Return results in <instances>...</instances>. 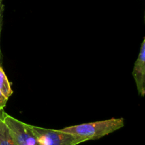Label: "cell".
I'll use <instances>...</instances> for the list:
<instances>
[{"label":"cell","mask_w":145,"mask_h":145,"mask_svg":"<svg viewBox=\"0 0 145 145\" xmlns=\"http://www.w3.org/2000/svg\"><path fill=\"white\" fill-rule=\"evenodd\" d=\"M124 119L110 118L105 120L88 122L62 128L60 130L79 136L84 142L95 140L116 132L124 127Z\"/></svg>","instance_id":"obj_1"},{"label":"cell","mask_w":145,"mask_h":145,"mask_svg":"<svg viewBox=\"0 0 145 145\" xmlns=\"http://www.w3.org/2000/svg\"><path fill=\"white\" fill-rule=\"evenodd\" d=\"M40 145H78L84 142L79 136L28 124Z\"/></svg>","instance_id":"obj_2"},{"label":"cell","mask_w":145,"mask_h":145,"mask_svg":"<svg viewBox=\"0 0 145 145\" xmlns=\"http://www.w3.org/2000/svg\"><path fill=\"white\" fill-rule=\"evenodd\" d=\"M1 117L10 129L16 145H40L35 135L26 123L18 120L16 118L1 112Z\"/></svg>","instance_id":"obj_3"},{"label":"cell","mask_w":145,"mask_h":145,"mask_svg":"<svg viewBox=\"0 0 145 145\" xmlns=\"http://www.w3.org/2000/svg\"><path fill=\"white\" fill-rule=\"evenodd\" d=\"M133 76L135 81L139 95H145V38L142 42L138 57L134 63Z\"/></svg>","instance_id":"obj_4"},{"label":"cell","mask_w":145,"mask_h":145,"mask_svg":"<svg viewBox=\"0 0 145 145\" xmlns=\"http://www.w3.org/2000/svg\"><path fill=\"white\" fill-rule=\"evenodd\" d=\"M0 145H16L8 126L0 115Z\"/></svg>","instance_id":"obj_5"},{"label":"cell","mask_w":145,"mask_h":145,"mask_svg":"<svg viewBox=\"0 0 145 145\" xmlns=\"http://www.w3.org/2000/svg\"><path fill=\"white\" fill-rule=\"evenodd\" d=\"M0 90L3 92V94L8 99L13 94L11 82H9V80L7 78L1 64H0Z\"/></svg>","instance_id":"obj_6"},{"label":"cell","mask_w":145,"mask_h":145,"mask_svg":"<svg viewBox=\"0 0 145 145\" xmlns=\"http://www.w3.org/2000/svg\"><path fill=\"white\" fill-rule=\"evenodd\" d=\"M4 11V4H1V5H0V36H1V28H2ZM1 61H2V53H1V45H0V64H1Z\"/></svg>","instance_id":"obj_7"},{"label":"cell","mask_w":145,"mask_h":145,"mask_svg":"<svg viewBox=\"0 0 145 145\" xmlns=\"http://www.w3.org/2000/svg\"><path fill=\"white\" fill-rule=\"evenodd\" d=\"M8 100V98L0 90V111H2L4 109V108L5 107Z\"/></svg>","instance_id":"obj_8"},{"label":"cell","mask_w":145,"mask_h":145,"mask_svg":"<svg viewBox=\"0 0 145 145\" xmlns=\"http://www.w3.org/2000/svg\"><path fill=\"white\" fill-rule=\"evenodd\" d=\"M1 4H2V0H0V5H1Z\"/></svg>","instance_id":"obj_9"}]
</instances>
